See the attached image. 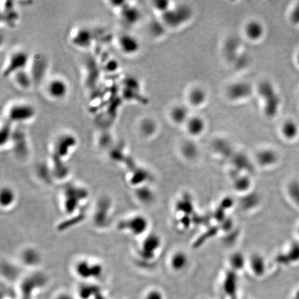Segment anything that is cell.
Returning <instances> with one entry per match:
<instances>
[{"instance_id":"cell-1","label":"cell","mask_w":299,"mask_h":299,"mask_svg":"<svg viewBox=\"0 0 299 299\" xmlns=\"http://www.w3.org/2000/svg\"><path fill=\"white\" fill-rule=\"evenodd\" d=\"M258 93L263 101L264 114L267 117H274L279 112L281 99L273 84L267 80L260 82Z\"/></svg>"},{"instance_id":"cell-2","label":"cell","mask_w":299,"mask_h":299,"mask_svg":"<svg viewBox=\"0 0 299 299\" xmlns=\"http://www.w3.org/2000/svg\"><path fill=\"white\" fill-rule=\"evenodd\" d=\"M36 114L35 107L29 103L18 101L11 103L6 111V121L11 124L28 123L34 119Z\"/></svg>"},{"instance_id":"cell-3","label":"cell","mask_w":299,"mask_h":299,"mask_svg":"<svg viewBox=\"0 0 299 299\" xmlns=\"http://www.w3.org/2000/svg\"><path fill=\"white\" fill-rule=\"evenodd\" d=\"M30 57L24 50H15L7 57L3 70L4 77L11 78L15 73L26 70Z\"/></svg>"},{"instance_id":"cell-4","label":"cell","mask_w":299,"mask_h":299,"mask_svg":"<svg viewBox=\"0 0 299 299\" xmlns=\"http://www.w3.org/2000/svg\"><path fill=\"white\" fill-rule=\"evenodd\" d=\"M192 16V11L188 6L180 5L172 7L162 14V20L165 24L171 27H178L185 24Z\"/></svg>"},{"instance_id":"cell-5","label":"cell","mask_w":299,"mask_h":299,"mask_svg":"<svg viewBox=\"0 0 299 299\" xmlns=\"http://www.w3.org/2000/svg\"><path fill=\"white\" fill-rule=\"evenodd\" d=\"M68 82L61 77H53L45 84V93L49 99L53 101H61L68 95Z\"/></svg>"},{"instance_id":"cell-6","label":"cell","mask_w":299,"mask_h":299,"mask_svg":"<svg viewBox=\"0 0 299 299\" xmlns=\"http://www.w3.org/2000/svg\"><path fill=\"white\" fill-rule=\"evenodd\" d=\"M116 45L123 54L133 55L139 52V40L129 33H122L116 39Z\"/></svg>"},{"instance_id":"cell-7","label":"cell","mask_w":299,"mask_h":299,"mask_svg":"<svg viewBox=\"0 0 299 299\" xmlns=\"http://www.w3.org/2000/svg\"><path fill=\"white\" fill-rule=\"evenodd\" d=\"M253 87L247 82H237L231 84L227 88L228 99L233 101H243L252 96Z\"/></svg>"},{"instance_id":"cell-8","label":"cell","mask_w":299,"mask_h":299,"mask_svg":"<svg viewBox=\"0 0 299 299\" xmlns=\"http://www.w3.org/2000/svg\"><path fill=\"white\" fill-rule=\"evenodd\" d=\"M71 42L79 49H87L91 47L94 37L93 32L87 27H78L71 34Z\"/></svg>"},{"instance_id":"cell-9","label":"cell","mask_w":299,"mask_h":299,"mask_svg":"<svg viewBox=\"0 0 299 299\" xmlns=\"http://www.w3.org/2000/svg\"><path fill=\"white\" fill-rule=\"evenodd\" d=\"M77 143V140L71 133H63L57 136L55 141L54 149L55 154L61 157L66 156L74 148Z\"/></svg>"},{"instance_id":"cell-10","label":"cell","mask_w":299,"mask_h":299,"mask_svg":"<svg viewBox=\"0 0 299 299\" xmlns=\"http://www.w3.org/2000/svg\"><path fill=\"white\" fill-rule=\"evenodd\" d=\"M125 2L122 5L118 6V14L123 22L128 25H133L137 23L140 18L139 11L137 8L130 5H125Z\"/></svg>"},{"instance_id":"cell-11","label":"cell","mask_w":299,"mask_h":299,"mask_svg":"<svg viewBox=\"0 0 299 299\" xmlns=\"http://www.w3.org/2000/svg\"><path fill=\"white\" fill-rule=\"evenodd\" d=\"M11 78L17 87L23 90L29 89L34 84L32 75L26 70L15 73Z\"/></svg>"},{"instance_id":"cell-12","label":"cell","mask_w":299,"mask_h":299,"mask_svg":"<svg viewBox=\"0 0 299 299\" xmlns=\"http://www.w3.org/2000/svg\"><path fill=\"white\" fill-rule=\"evenodd\" d=\"M245 34L249 39L258 40L261 39L264 34V27L262 23L258 21H251L245 27Z\"/></svg>"},{"instance_id":"cell-13","label":"cell","mask_w":299,"mask_h":299,"mask_svg":"<svg viewBox=\"0 0 299 299\" xmlns=\"http://www.w3.org/2000/svg\"><path fill=\"white\" fill-rule=\"evenodd\" d=\"M188 132L192 136H198L204 131L206 124L200 116H195L190 117L187 122Z\"/></svg>"},{"instance_id":"cell-14","label":"cell","mask_w":299,"mask_h":299,"mask_svg":"<svg viewBox=\"0 0 299 299\" xmlns=\"http://www.w3.org/2000/svg\"><path fill=\"white\" fill-rule=\"evenodd\" d=\"M282 135L287 140H294L299 135V126L293 120L283 123L281 128Z\"/></svg>"},{"instance_id":"cell-15","label":"cell","mask_w":299,"mask_h":299,"mask_svg":"<svg viewBox=\"0 0 299 299\" xmlns=\"http://www.w3.org/2000/svg\"><path fill=\"white\" fill-rule=\"evenodd\" d=\"M171 118L174 123L177 124H187L189 119V111L184 105H178L172 109Z\"/></svg>"},{"instance_id":"cell-16","label":"cell","mask_w":299,"mask_h":299,"mask_svg":"<svg viewBox=\"0 0 299 299\" xmlns=\"http://www.w3.org/2000/svg\"><path fill=\"white\" fill-rule=\"evenodd\" d=\"M207 95L205 90L202 88H195L191 90L189 94V99L190 103L193 106L199 107L204 104L206 101Z\"/></svg>"},{"instance_id":"cell-17","label":"cell","mask_w":299,"mask_h":299,"mask_svg":"<svg viewBox=\"0 0 299 299\" xmlns=\"http://www.w3.org/2000/svg\"><path fill=\"white\" fill-rule=\"evenodd\" d=\"M127 224H130V229L131 230L132 233H135V235L141 234L146 229V220L140 216L132 218L127 222Z\"/></svg>"},{"instance_id":"cell-18","label":"cell","mask_w":299,"mask_h":299,"mask_svg":"<svg viewBox=\"0 0 299 299\" xmlns=\"http://www.w3.org/2000/svg\"><path fill=\"white\" fill-rule=\"evenodd\" d=\"M257 160L262 165H271L277 160V155L272 150H263L257 155Z\"/></svg>"},{"instance_id":"cell-19","label":"cell","mask_w":299,"mask_h":299,"mask_svg":"<svg viewBox=\"0 0 299 299\" xmlns=\"http://www.w3.org/2000/svg\"><path fill=\"white\" fill-rule=\"evenodd\" d=\"M240 45L241 44L239 43V40L236 38H231V39L228 40L225 44V47H224L226 55L230 59H234L238 52Z\"/></svg>"},{"instance_id":"cell-20","label":"cell","mask_w":299,"mask_h":299,"mask_svg":"<svg viewBox=\"0 0 299 299\" xmlns=\"http://www.w3.org/2000/svg\"><path fill=\"white\" fill-rule=\"evenodd\" d=\"M140 130L143 135L146 137L154 135L157 130V124L151 118H145L141 122L139 126Z\"/></svg>"},{"instance_id":"cell-21","label":"cell","mask_w":299,"mask_h":299,"mask_svg":"<svg viewBox=\"0 0 299 299\" xmlns=\"http://www.w3.org/2000/svg\"><path fill=\"white\" fill-rule=\"evenodd\" d=\"M188 258L183 253L178 252L174 254L171 260V265L175 270H182L187 267Z\"/></svg>"},{"instance_id":"cell-22","label":"cell","mask_w":299,"mask_h":299,"mask_svg":"<svg viewBox=\"0 0 299 299\" xmlns=\"http://www.w3.org/2000/svg\"><path fill=\"white\" fill-rule=\"evenodd\" d=\"M252 267L253 271L257 275L261 276L264 271V262L261 257L255 256L252 259Z\"/></svg>"},{"instance_id":"cell-23","label":"cell","mask_w":299,"mask_h":299,"mask_svg":"<svg viewBox=\"0 0 299 299\" xmlns=\"http://www.w3.org/2000/svg\"><path fill=\"white\" fill-rule=\"evenodd\" d=\"M182 151H183L184 155L185 156L191 158V157H194L196 156L197 154V148L195 143L192 142H187L185 143L182 147Z\"/></svg>"},{"instance_id":"cell-24","label":"cell","mask_w":299,"mask_h":299,"mask_svg":"<svg viewBox=\"0 0 299 299\" xmlns=\"http://www.w3.org/2000/svg\"><path fill=\"white\" fill-rule=\"evenodd\" d=\"M153 7H155V10L162 13V14L166 13V11H168L172 8L171 6H170V2L166 1V0H158V1H155L154 2Z\"/></svg>"},{"instance_id":"cell-25","label":"cell","mask_w":299,"mask_h":299,"mask_svg":"<svg viewBox=\"0 0 299 299\" xmlns=\"http://www.w3.org/2000/svg\"><path fill=\"white\" fill-rule=\"evenodd\" d=\"M145 299H164L162 293L157 290L151 291L147 293Z\"/></svg>"},{"instance_id":"cell-26","label":"cell","mask_w":299,"mask_h":299,"mask_svg":"<svg viewBox=\"0 0 299 299\" xmlns=\"http://www.w3.org/2000/svg\"><path fill=\"white\" fill-rule=\"evenodd\" d=\"M296 63L299 68V51L298 53H297V54L296 55Z\"/></svg>"}]
</instances>
